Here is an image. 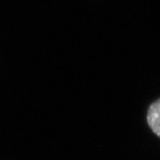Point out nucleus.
Returning <instances> with one entry per match:
<instances>
[{
    "label": "nucleus",
    "instance_id": "f257e3e1",
    "mask_svg": "<svg viewBox=\"0 0 160 160\" xmlns=\"http://www.w3.org/2000/svg\"><path fill=\"white\" fill-rule=\"evenodd\" d=\"M147 122L153 132L160 137V99L150 105L147 113Z\"/></svg>",
    "mask_w": 160,
    "mask_h": 160
}]
</instances>
